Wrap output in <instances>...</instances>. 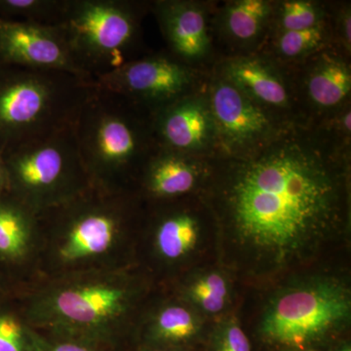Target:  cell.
<instances>
[{"label":"cell","mask_w":351,"mask_h":351,"mask_svg":"<svg viewBox=\"0 0 351 351\" xmlns=\"http://www.w3.org/2000/svg\"><path fill=\"white\" fill-rule=\"evenodd\" d=\"M338 137L283 122L256 147L207 164L205 202L252 274L309 260L348 225L350 161Z\"/></svg>","instance_id":"obj_1"},{"label":"cell","mask_w":351,"mask_h":351,"mask_svg":"<svg viewBox=\"0 0 351 351\" xmlns=\"http://www.w3.org/2000/svg\"><path fill=\"white\" fill-rule=\"evenodd\" d=\"M145 203L134 189L92 184L82 195L38 214L36 281L140 263L136 239Z\"/></svg>","instance_id":"obj_2"},{"label":"cell","mask_w":351,"mask_h":351,"mask_svg":"<svg viewBox=\"0 0 351 351\" xmlns=\"http://www.w3.org/2000/svg\"><path fill=\"white\" fill-rule=\"evenodd\" d=\"M140 263L43 279L14 294L39 331L119 346L138 329L149 285Z\"/></svg>","instance_id":"obj_3"},{"label":"cell","mask_w":351,"mask_h":351,"mask_svg":"<svg viewBox=\"0 0 351 351\" xmlns=\"http://www.w3.org/2000/svg\"><path fill=\"white\" fill-rule=\"evenodd\" d=\"M73 131L92 182L106 189L136 191L141 172L160 147L154 113L96 84Z\"/></svg>","instance_id":"obj_4"},{"label":"cell","mask_w":351,"mask_h":351,"mask_svg":"<svg viewBox=\"0 0 351 351\" xmlns=\"http://www.w3.org/2000/svg\"><path fill=\"white\" fill-rule=\"evenodd\" d=\"M94 87L68 73L0 64V152L75 126Z\"/></svg>","instance_id":"obj_5"},{"label":"cell","mask_w":351,"mask_h":351,"mask_svg":"<svg viewBox=\"0 0 351 351\" xmlns=\"http://www.w3.org/2000/svg\"><path fill=\"white\" fill-rule=\"evenodd\" d=\"M350 316L348 286L332 277H309L270 298L258 332L269 345L304 350L345 329Z\"/></svg>","instance_id":"obj_6"},{"label":"cell","mask_w":351,"mask_h":351,"mask_svg":"<svg viewBox=\"0 0 351 351\" xmlns=\"http://www.w3.org/2000/svg\"><path fill=\"white\" fill-rule=\"evenodd\" d=\"M9 193L36 214L82 195L93 184L73 127L7 152Z\"/></svg>","instance_id":"obj_7"},{"label":"cell","mask_w":351,"mask_h":351,"mask_svg":"<svg viewBox=\"0 0 351 351\" xmlns=\"http://www.w3.org/2000/svg\"><path fill=\"white\" fill-rule=\"evenodd\" d=\"M145 6L127 0H69L60 25L76 62L94 82L128 62Z\"/></svg>","instance_id":"obj_8"},{"label":"cell","mask_w":351,"mask_h":351,"mask_svg":"<svg viewBox=\"0 0 351 351\" xmlns=\"http://www.w3.org/2000/svg\"><path fill=\"white\" fill-rule=\"evenodd\" d=\"M94 82L154 113L193 93L195 75L188 64L175 57L156 55L130 60Z\"/></svg>","instance_id":"obj_9"},{"label":"cell","mask_w":351,"mask_h":351,"mask_svg":"<svg viewBox=\"0 0 351 351\" xmlns=\"http://www.w3.org/2000/svg\"><path fill=\"white\" fill-rule=\"evenodd\" d=\"M219 154H237L269 138L280 123L221 76H216L208 93Z\"/></svg>","instance_id":"obj_10"},{"label":"cell","mask_w":351,"mask_h":351,"mask_svg":"<svg viewBox=\"0 0 351 351\" xmlns=\"http://www.w3.org/2000/svg\"><path fill=\"white\" fill-rule=\"evenodd\" d=\"M0 64L62 71L94 82L76 62L60 25L0 19Z\"/></svg>","instance_id":"obj_11"},{"label":"cell","mask_w":351,"mask_h":351,"mask_svg":"<svg viewBox=\"0 0 351 351\" xmlns=\"http://www.w3.org/2000/svg\"><path fill=\"white\" fill-rule=\"evenodd\" d=\"M39 252L38 214L9 191L0 195V277L14 294L36 281Z\"/></svg>","instance_id":"obj_12"},{"label":"cell","mask_w":351,"mask_h":351,"mask_svg":"<svg viewBox=\"0 0 351 351\" xmlns=\"http://www.w3.org/2000/svg\"><path fill=\"white\" fill-rule=\"evenodd\" d=\"M160 147L196 156L217 147V133L208 97L191 93L154 113Z\"/></svg>","instance_id":"obj_13"},{"label":"cell","mask_w":351,"mask_h":351,"mask_svg":"<svg viewBox=\"0 0 351 351\" xmlns=\"http://www.w3.org/2000/svg\"><path fill=\"white\" fill-rule=\"evenodd\" d=\"M206 171L197 157L159 147L141 172L135 189L147 203L180 199L195 191Z\"/></svg>","instance_id":"obj_14"},{"label":"cell","mask_w":351,"mask_h":351,"mask_svg":"<svg viewBox=\"0 0 351 351\" xmlns=\"http://www.w3.org/2000/svg\"><path fill=\"white\" fill-rule=\"evenodd\" d=\"M152 9L173 57L188 66L206 57L211 39L204 8L191 1L161 0Z\"/></svg>","instance_id":"obj_15"},{"label":"cell","mask_w":351,"mask_h":351,"mask_svg":"<svg viewBox=\"0 0 351 351\" xmlns=\"http://www.w3.org/2000/svg\"><path fill=\"white\" fill-rule=\"evenodd\" d=\"M147 204L152 209L149 216L152 256L157 262L167 267L181 262L197 244V218L189 210L174 208L172 200Z\"/></svg>","instance_id":"obj_16"},{"label":"cell","mask_w":351,"mask_h":351,"mask_svg":"<svg viewBox=\"0 0 351 351\" xmlns=\"http://www.w3.org/2000/svg\"><path fill=\"white\" fill-rule=\"evenodd\" d=\"M221 69L219 76L265 110L271 112L290 108V90L269 62L255 56L237 57Z\"/></svg>","instance_id":"obj_17"},{"label":"cell","mask_w":351,"mask_h":351,"mask_svg":"<svg viewBox=\"0 0 351 351\" xmlns=\"http://www.w3.org/2000/svg\"><path fill=\"white\" fill-rule=\"evenodd\" d=\"M138 323V329L152 345L168 348L188 343L200 331L201 323L191 306L169 300L149 307Z\"/></svg>","instance_id":"obj_18"},{"label":"cell","mask_w":351,"mask_h":351,"mask_svg":"<svg viewBox=\"0 0 351 351\" xmlns=\"http://www.w3.org/2000/svg\"><path fill=\"white\" fill-rule=\"evenodd\" d=\"M308 100L318 110L341 107L350 95V66L338 55L323 53L307 73Z\"/></svg>","instance_id":"obj_19"},{"label":"cell","mask_w":351,"mask_h":351,"mask_svg":"<svg viewBox=\"0 0 351 351\" xmlns=\"http://www.w3.org/2000/svg\"><path fill=\"white\" fill-rule=\"evenodd\" d=\"M276 5L265 0H237L226 6L223 25L226 36L237 43H254L274 20Z\"/></svg>","instance_id":"obj_20"},{"label":"cell","mask_w":351,"mask_h":351,"mask_svg":"<svg viewBox=\"0 0 351 351\" xmlns=\"http://www.w3.org/2000/svg\"><path fill=\"white\" fill-rule=\"evenodd\" d=\"M69 0H0V19L45 25L63 22Z\"/></svg>","instance_id":"obj_21"},{"label":"cell","mask_w":351,"mask_h":351,"mask_svg":"<svg viewBox=\"0 0 351 351\" xmlns=\"http://www.w3.org/2000/svg\"><path fill=\"white\" fill-rule=\"evenodd\" d=\"M230 289L223 274L211 271L191 279L184 289V300L207 314L221 313L226 306Z\"/></svg>","instance_id":"obj_22"},{"label":"cell","mask_w":351,"mask_h":351,"mask_svg":"<svg viewBox=\"0 0 351 351\" xmlns=\"http://www.w3.org/2000/svg\"><path fill=\"white\" fill-rule=\"evenodd\" d=\"M31 332L14 294L0 300V351H29Z\"/></svg>","instance_id":"obj_23"},{"label":"cell","mask_w":351,"mask_h":351,"mask_svg":"<svg viewBox=\"0 0 351 351\" xmlns=\"http://www.w3.org/2000/svg\"><path fill=\"white\" fill-rule=\"evenodd\" d=\"M327 36L326 22L302 31L279 32L276 52L284 60L304 59L319 51Z\"/></svg>","instance_id":"obj_24"},{"label":"cell","mask_w":351,"mask_h":351,"mask_svg":"<svg viewBox=\"0 0 351 351\" xmlns=\"http://www.w3.org/2000/svg\"><path fill=\"white\" fill-rule=\"evenodd\" d=\"M279 32L302 31L325 22L324 9L316 2L290 0L281 2L274 11Z\"/></svg>","instance_id":"obj_25"},{"label":"cell","mask_w":351,"mask_h":351,"mask_svg":"<svg viewBox=\"0 0 351 351\" xmlns=\"http://www.w3.org/2000/svg\"><path fill=\"white\" fill-rule=\"evenodd\" d=\"M117 348V346L39 331L32 328L29 351H115Z\"/></svg>","instance_id":"obj_26"},{"label":"cell","mask_w":351,"mask_h":351,"mask_svg":"<svg viewBox=\"0 0 351 351\" xmlns=\"http://www.w3.org/2000/svg\"><path fill=\"white\" fill-rule=\"evenodd\" d=\"M215 351H251L250 341L234 320H228L217 330Z\"/></svg>","instance_id":"obj_27"},{"label":"cell","mask_w":351,"mask_h":351,"mask_svg":"<svg viewBox=\"0 0 351 351\" xmlns=\"http://www.w3.org/2000/svg\"><path fill=\"white\" fill-rule=\"evenodd\" d=\"M339 36L346 51L350 52L351 46V16L350 9L346 8L339 19Z\"/></svg>","instance_id":"obj_28"},{"label":"cell","mask_w":351,"mask_h":351,"mask_svg":"<svg viewBox=\"0 0 351 351\" xmlns=\"http://www.w3.org/2000/svg\"><path fill=\"white\" fill-rule=\"evenodd\" d=\"M350 107L346 108L343 112H341V117H339V119L338 121V128L337 130L339 132V134H343L345 136L346 138H350Z\"/></svg>","instance_id":"obj_29"},{"label":"cell","mask_w":351,"mask_h":351,"mask_svg":"<svg viewBox=\"0 0 351 351\" xmlns=\"http://www.w3.org/2000/svg\"><path fill=\"white\" fill-rule=\"evenodd\" d=\"M9 191V177L7 170L5 156L2 152H0V195L8 193Z\"/></svg>","instance_id":"obj_30"},{"label":"cell","mask_w":351,"mask_h":351,"mask_svg":"<svg viewBox=\"0 0 351 351\" xmlns=\"http://www.w3.org/2000/svg\"><path fill=\"white\" fill-rule=\"evenodd\" d=\"M14 292L10 287L5 283V281L0 277V300L7 297V295H12Z\"/></svg>","instance_id":"obj_31"},{"label":"cell","mask_w":351,"mask_h":351,"mask_svg":"<svg viewBox=\"0 0 351 351\" xmlns=\"http://www.w3.org/2000/svg\"><path fill=\"white\" fill-rule=\"evenodd\" d=\"M149 351H175L173 350H169L168 348H159V346H157L156 348H154V350H151Z\"/></svg>","instance_id":"obj_32"},{"label":"cell","mask_w":351,"mask_h":351,"mask_svg":"<svg viewBox=\"0 0 351 351\" xmlns=\"http://www.w3.org/2000/svg\"><path fill=\"white\" fill-rule=\"evenodd\" d=\"M337 351H351L350 346L348 345H345L341 346V348H339L338 350Z\"/></svg>","instance_id":"obj_33"},{"label":"cell","mask_w":351,"mask_h":351,"mask_svg":"<svg viewBox=\"0 0 351 351\" xmlns=\"http://www.w3.org/2000/svg\"><path fill=\"white\" fill-rule=\"evenodd\" d=\"M309 351H311V350H309Z\"/></svg>","instance_id":"obj_34"}]
</instances>
